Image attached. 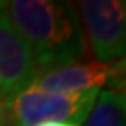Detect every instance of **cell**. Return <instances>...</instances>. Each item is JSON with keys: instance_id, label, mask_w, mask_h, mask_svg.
I'll return each instance as SVG.
<instances>
[{"instance_id": "6da1fadb", "label": "cell", "mask_w": 126, "mask_h": 126, "mask_svg": "<svg viewBox=\"0 0 126 126\" xmlns=\"http://www.w3.org/2000/svg\"><path fill=\"white\" fill-rule=\"evenodd\" d=\"M2 8L30 46L38 72L84 61L89 54L77 12L70 3L12 0L2 2Z\"/></svg>"}, {"instance_id": "7a4b0ae2", "label": "cell", "mask_w": 126, "mask_h": 126, "mask_svg": "<svg viewBox=\"0 0 126 126\" xmlns=\"http://www.w3.org/2000/svg\"><path fill=\"white\" fill-rule=\"evenodd\" d=\"M98 92L59 94L28 85L10 98L13 126H38L46 121L80 126L92 111Z\"/></svg>"}, {"instance_id": "3957f363", "label": "cell", "mask_w": 126, "mask_h": 126, "mask_svg": "<svg viewBox=\"0 0 126 126\" xmlns=\"http://www.w3.org/2000/svg\"><path fill=\"white\" fill-rule=\"evenodd\" d=\"M87 51L95 61H123L126 39V3L118 0H82L74 7Z\"/></svg>"}, {"instance_id": "277c9868", "label": "cell", "mask_w": 126, "mask_h": 126, "mask_svg": "<svg viewBox=\"0 0 126 126\" xmlns=\"http://www.w3.org/2000/svg\"><path fill=\"white\" fill-rule=\"evenodd\" d=\"M125 61L102 62V61H77L61 67L39 70L33 80L34 87L47 92L59 94H82L89 90H100L102 85L115 84L123 79Z\"/></svg>"}, {"instance_id": "5b68a950", "label": "cell", "mask_w": 126, "mask_h": 126, "mask_svg": "<svg viewBox=\"0 0 126 126\" xmlns=\"http://www.w3.org/2000/svg\"><path fill=\"white\" fill-rule=\"evenodd\" d=\"M38 74L34 57L0 2V94L10 98L33 84Z\"/></svg>"}, {"instance_id": "8992f818", "label": "cell", "mask_w": 126, "mask_h": 126, "mask_svg": "<svg viewBox=\"0 0 126 126\" xmlns=\"http://www.w3.org/2000/svg\"><path fill=\"white\" fill-rule=\"evenodd\" d=\"M126 100L120 89H107L98 92L92 111L84 126H125Z\"/></svg>"}, {"instance_id": "52a82bcc", "label": "cell", "mask_w": 126, "mask_h": 126, "mask_svg": "<svg viewBox=\"0 0 126 126\" xmlns=\"http://www.w3.org/2000/svg\"><path fill=\"white\" fill-rule=\"evenodd\" d=\"M0 126H13L12 111H10V100L0 94Z\"/></svg>"}, {"instance_id": "ba28073f", "label": "cell", "mask_w": 126, "mask_h": 126, "mask_svg": "<svg viewBox=\"0 0 126 126\" xmlns=\"http://www.w3.org/2000/svg\"><path fill=\"white\" fill-rule=\"evenodd\" d=\"M38 126H75V125H70V123H57V121H46V123H41Z\"/></svg>"}]
</instances>
